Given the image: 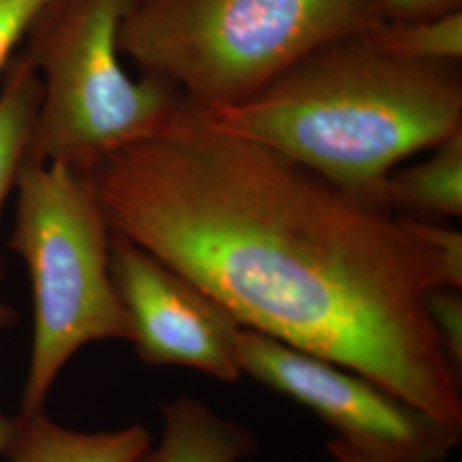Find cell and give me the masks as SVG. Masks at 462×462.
<instances>
[{"mask_svg": "<svg viewBox=\"0 0 462 462\" xmlns=\"http://www.w3.org/2000/svg\"><path fill=\"white\" fill-rule=\"evenodd\" d=\"M16 322V312L0 300V332L9 329L13 324ZM11 416H4L0 414V456L4 454V448L9 439V431H11Z\"/></svg>", "mask_w": 462, "mask_h": 462, "instance_id": "17", "label": "cell"}, {"mask_svg": "<svg viewBox=\"0 0 462 462\" xmlns=\"http://www.w3.org/2000/svg\"><path fill=\"white\" fill-rule=\"evenodd\" d=\"M149 446L143 425L86 433L55 423L42 410L13 418L2 456L7 462H134Z\"/></svg>", "mask_w": 462, "mask_h": 462, "instance_id": "8", "label": "cell"}, {"mask_svg": "<svg viewBox=\"0 0 462 462\" xmlns=\"http://www.w3.org/2000/svg\"><path fill=\"white\" fill-rule=\"evenodd\" d=\"M387 209L425 221L462 216V131L431 149L427 160L394 170L385 187Z\"/></svg>", "mask_w": 462, "mask_h": 462, "instance_id": "10", "label": "cell"}, {"mask_svg": "<svg viewBox=\"0 0 462 462\" xmlns=\"http://www.w3.org/2000/svg\"><path fill=\"white\" fill-rule=\"evenodd\" d=\"M163 433L134 462H238L255 450V439L238 423L183 396L163 406Z\"/></svg>", "mask_w": 462, "mask_h": 462, "instance_id": "9", "label": "cell"}, {"mask_svg": "<svg viewBox=\"0 0 462 462\" xmlns=\"http://www.w3.org/2000/svg\"><path fill=\"white\" fill-rule=\"evenodd\" d=\"M379 23L368 0H137L118 47L204 112L254 97L310 53Z\"/></svg>", "mask_w": 462, "mask_h": 462, "instance_id": "3", "label": "cell"}, {"mask_svg": "<svg viewBox=\"0 0 462 462\" xmlns=\"http://www.w3.org/2000/svg\"><path fill=\"white\" fill-rule=\"evenodd\" d=\"M112 231L242 328L379 383L462 431L461 370L429 314L462 286V233L370 206L189 106L88 173Z\"/></svg>", "mask_w": 462, "mask_h": 462, "instance_id": "1", "label": "cell"}, {"mask_svg": "<svg viewBox=\"0 0 462 462\" xmlns=\"http://www.w3.org/2000/svg\"><path fill=\"white\" fill-rule=\"evenodd\" d=\"M242 374L297 401L337 439L387 462H442L462 431L450 429L379 383L257 330L238 334Z\"/></svg>", "mask_w": 462, "mask_h": 462, "instance_id": "6", "label": "cell"}, {"mask_svg": "<svg viewBox=\"0 0 462 462\" xmlns=\"http://www.w3.org/2000/svg\"><path fill=\"white\" fill-rule=\"evenodd\" d=\"M364 36L397 59L421 64H461L462 9L440 16L379 23Z\"/></svg>", "mask_w": 462, "mask_h": 462, "instance_id": "12", "label": "cell"}, {"mask_svg": "<svg viewBox=\"0 0 462 462\" xmlns=\"http://www.w3.org/2000/svg\"><path fill=\"white\" fill-rule=\"evenodd\" d=\"M459 66L397 59L353 36L310 53L236 105L189 110L389 211L385 187L401 162L462 131Z\"/></svg>", "mask_w": 462, "mask_h": 462, "instance_id": "2", "label": "cell"}, {"mask_svg": "<svg viewBox=\"0 0 462 462\" xmlns=\"http://www.w3.org/2000/svg\"><path fill=\"white\" fill-rule=\"evenodd\" d=\"M9 238L33 291V345L21 411L45 410L51 385L86 345L133 341L110 271L112 228L89 175L59 163L21 166Z\"/></svg>", "mask_w": 462, "mask_h": 462, "instance_id": "4", "label": "cell"}, {"mask_svg": "<svg viewBox=\"0 0 462 462\" xmlns=\"http://www.w3.org/2000/svg\"><path fill=\"white\" fill-rule=\"evenodd\" d=\"M380 23L433 17L462 9V0H368Z\"/></svg>", "mask_w": 462, "mask_h": 462, "instance_id": "15", "label": "cell"}, {"mask_svg": "<svg viewBox=\"0 0 462 462\" xmlns=\"http://www.w3.org/2000/svg\"><path fill=\"white\" fill-rule=\"evenodd\" d=\"M137 0H55L26 51L40 79L26 160L91 173L118 151L163 135L187 103L177 86L122 66L118 34Z\"/></svg>", "mask_w": 462, "mask_h": 462, "instance_id": "5", "label": "cell"}, {"mask_svg": "<svg viewBox=\"0 0 462 462\" xmlns=\"http://www.w3.org/2000/svg\"><path fill=\"white\" fill-rule=\"evenodd\" d=\"M40 101V79L28 55L7 66L0 89V216L14 192ZM2 276V259H0Z\"/></svg>", "mask_w": 462, "mask_h": 462, "instance_id": "11", "label": "cell"}, {"mask_svg": "<svg viewBox=\"0 0 462 462\" xmlns=\"http://www.w3.org/2000/svg\"><path fill=\"white\" fill-rule=\"evenodd\" d=\"M110 271L144 364L194 368L221 382L242 379V326L219 301L116 231Z\"/></svg>", "mask_w": 462, "mask_h": 462, "instance_id": "7", "label": "cell"}, {"mask_svg": "<svg viewBox=\"0 0 462 462\" xmlns=\"http://www.w3.org/2000/svg\"><path fill=\"white\" fill-rule=\"evenodd\" d=\"M328 450H329L330 456L337 462H387L380 457H375L368 452H365L358 447L351 446L341 439H332L329 444H328Z\"/></svg>", "mask_w": 462, "mask_h": 462, "instance_id": "16", "label": "cell"}, {"mask_svg": "<svg viewBox=\"0 0 462 462\" xmlns=\"http://www.w3.org/2000/svg\"><path fill=\"white\" fill-rule=\"evenodd\" d=\"M429 314L440 343L457 370L462 365L461 290L435 288L429 293Z\"/></svg>", "mask_w": 462, "mask_h": 462, "instance_id": "14", "label": "cell"}, {"mask_svg": "<svg viewBox=\"0 0 462 462\" xmlns=\"http://www.w3.org/2000/svg\"><path fill=\"white\" fill-rule=\"evenodd\" d=\"M55 0H0V72L13 62V53L23 38Z\"/></svg>", "mask_w": 462, "mask_h": 462, "instance_id": "13", "label": "cell"}]
</instances>
